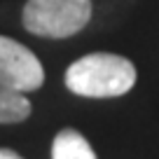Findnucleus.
<instances>
[{"instance_id":"39448f33","label":"nucleus","mask_w":159,"mask_h":159,"mask_svg":"<svg viewBox=\"0 0 159 159\" xmlns=\"http://www.w3.org/2000/svg\"><path fill=\"white\" fill-rule=\"evenodd\" d=\"M30 101L21 91L0 82V124H16L30 115Z\"/></svg>"},{"instance_id":"20e7f679","label":"nucleus","mask_w":159,"mask_h":159,"mask_svg":"<svg viewBox=\"0 0 159 159\" xmlns=\"http://www.w3.org/2000/svg\"><path fill=\"white\" fill-rule=\"evenodd\" d=\"M52 159H96V152L77 129H61L52 140Z\"/></svg>"},{"instance_id":"7ed1b4c3","label":"nucleus","mask_w":159,"mask_h":159,"mask_svg":"<svg viewBox=\"0 0 159 159\" xmlns=\"http://www.w3.org/2000/svg\"><path fill=\"white\" fill-rule=\"evenodd\" d=\"M0 82L12 89L35 91L45 82V68L26 45L0 35Z\"/></svg>"},{"instance_id":"f257e3e1","label":"nucleus","mask_w":159,"mask_h":159,"mask_svg":"<svg viewBox=\"0 0 159 159\" xmlns=\"http://www.w3.org/2000/svg\"><path fill=\"white\" fill-rule=\"evenodd\" d=\"M136 84V66L129 59L110 52H94L66 70L68 91L84 98H115L124 96Z\"/></svg>"},{"instance_id":"423d86ee","label":"nucleus","mask_w":159,"mask_h":159,"mask_svg":"<svg viewBox=\"0 0 159 159\" xmlns=\"http://www.w3.org/2000/svg\"><path fill=\"white\" fill-rule=\"evenodd\" d=\"M0 159H24L19 152L14 150H7V148H0Z\"/></svg>"},{"instance_id":"f03ea898","label":"nucleus","mask_w":159,"mask_h":159,"mask_svg":"<svg viewBox=\"0 0 159 159\" xmlns=\"http://www.w3.org/2000/svg\"><path fill=\"white\" fill-rule=\"evenodd\" d=\"M91 0H28L24 5V28L40 38H70L91 21Z\"/></svg>"}]
</instances>
